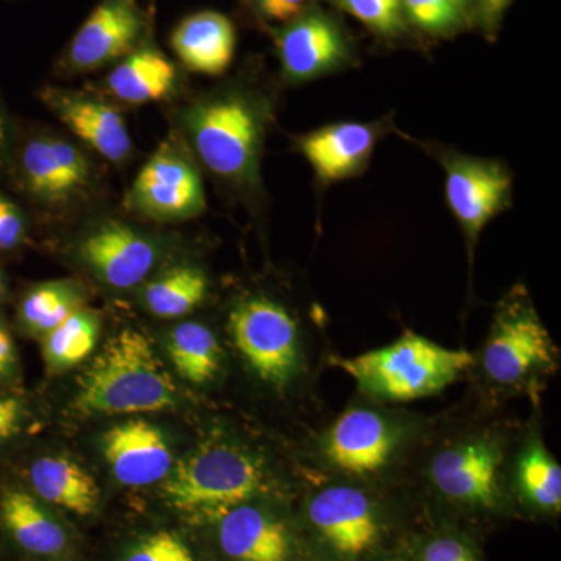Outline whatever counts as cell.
Wrapping results in <instances>:
<instances>
[{
  "mask_svg": "<svg viewBox=\"0 0 561 561\" xmlns=\"http://www.w3.org/2000/svg\"><path fill=\"white\" fill-rule=\"evenodd\" d=\"M176 404L175 382L142 332L124 330L105 343L79 381L73 408L84 415L160 412Z\"/></svg>",
  "mask_w": 561,
  "mask_h": 561,
  "instance_id": "obj_1",
  "label": "cell"
},
{
  "mask_svg": "<svg viewBox=\"0 0 561 561\" xmlns=\"http://www.w3.org/2000/svg\"><path fill=\"white\" fill-rule=\"evenodd\" d=\"M472 360L468 351L445 348L405 331L390 345L334 362L367 397L405 402L431 397L451 386L471 367Z\"/></svg>",
  "mask_w": 561,
  "mask_h": 561,
  "instance_id": "obj_2",
  "label": "cell"
},
{
  "mask_svg": "<svg viewBox=\"0 0 561 561\" xmlns=\"http://www.w3.org/2000/svg\"><path fill=\"white\" fill-rule=\"evenodd\" d=\"M265 482L261 461L231 445H206L173 465L162 496L194 522H220L256 496Z\"/></svg>",
  "mask_w": 561,
  "mask_h": 561,
  "instance_id": "obj_3",
  "label": "cell"
},
{
  "mask_svg": "<svg viewBox=\"0 0 561 561\" xmlns=\"http://www.w3.org/2000/svg\"><path fill=\"white\" fill-rule=\"evenodd\" d=\"M483 370L496 386L522 389L537 376L556 370L551 334L522 290L502 301L483 346Z\"/></svg>",
  "mask_w": 561,
  "mask_h": 561,
  "instance_id": "obj_4",
  "label": "cell"
},
{
  "mask_svg": "<svg viewBox=\"0 0 561 561\" xmlns=\"http://www.w3.org/2000/svg\"><path fill=\"white\" fill-rule=\"evenodd\" d=\"M192 142L206 168L225 179H249L261 142L256 110L241 98L203 102L187 116Z\"/></svg>",
  "mask_w": 561,
  "mask_h": 561,
  "instance_id": "obj_5",
  "label": "cell"
},
{
  "mask_svg": "<svg viewBox=\"0 0 561 561\" xmlns=\"http://www.w3.org/2000/svg\"><path fill=\"white\" fill-rule=\"evenodd\" d=\"M236 348L261 381L287 386L300 368L298 328L278 302L250 298L230 313Z\"/></svg>",
  "mask_w": 561,
  "mask_h": 561,
  "instance_id": "obj_6",
  "label": "cell"
},
{
  "mask_svg": "<svg viewBox=\"0 0 561 561\" xmlns=\"http://www.w3.org/2000/svg\"><path fill=\"white\" fill-rule=\"evenodd\" d=\"M128 198L140 214L161 221L192 219L206 208L197 169L169 144L140 169Z\"/></svg>",
  "mask_w": 561,
  "mask_h": 561,
  "instance_id": "obj_7",
  "label": "cell"
},
{
  "mask_svg": "<svg viewBox=\"0 0 561 561\" xmlns=\"http://www.w3.org/2000/svg\"><path fill=\"white\" fill-rule=\"evenodd\" d=\"M309 522L341 557L357 559L378 545L381 523L364 491L348 485L321 490L309 502Z\"/></svg>",
  "mask_w": 561,
  "mask_h": 561,
  "instance_id": "obj_8",
  "label": "cell"
},
{
  "mask_svg": "<svg viewBox=\"0 0 561 561\" xmlns=\"http://www.w3.org/2000/svg\"><path fill=\"white\" fill-rule=\"evenodd\" d=\"M500 448L485 438H472L438 453L430 476L449 500L493 508L500 502Z\"/></svg>",
  "mask_w": 561,
  "mask_h": 561,
  "instance_id": "obj_9",
  "label": "cell"
},
{
  "mask_svg": "<svg viewBox=\"0 0 561 561\" xmlns=\"http://www.w3.org/2000/svg\"><path fill=\"white\" fill-rule=\"evenodd\" d=\"M397 443V432L378 412L351 409L332 424L323 453L339 470L364 478L389 465Z\"/></svg>",
  "mask_w": 561,
  "mask_h": 561,
  "instance_id": "obj_10",
  "label": "cell"
},
{
  "mask_svg": "<svg viewBox=\"0 0 561 561\" xmlns=\"http://www.w3.org/2000/svg\"><path fill=\"white\" fill-rule=\"evenodd\" d=\"M103 454L114 478L127 486L162 482L173 467L164 434L146 420H128L106 431Z\"/></svg>",
  "mask_w": 561,
  "mask_h": 561,
  "instance_id": "obj_11",
  "label": "cell"
},
{
  "mask_svg": "<svg viewBox=\"0 0 561 561\" xmlns=\"http://www.w3.org/2000/svg\"><path fill=\"white\" fill-rule=\"evenodd\" d=\"M81 260L114 289H130L153 268L157 250L121 221H103L80 243Z\"/></svg>",
  "mask_w": 561,
  "mask_h": 561,
  "instance_id": "obj_12",
  "label": "cell"
},
{
  "mask_svg": "<svg viewBox=\"0 0 561 561\" xmlns=\"http://www.w3.org/2000/svg\"><path fill=\"white\" fill-rule=\"evenodd\" d=\"M142 18L131 0H103L69 46V62L76 69H98L127 57L138 43Z\"/></svg>",
  "mask_w": 561,
  "mask_h": 561,
  "instance_id": "obj_13",
  "label": "cell"
},
{
  "mask_svg": "<svg viewBox=\"0 0 561 561\" xmlns=\"http://www.w3.org/2000/svg\"><path fill=\"white\" fill-rule=\"evenodd\" d=\"M22 175L38 201L69 202L88 186L90 162L76 146L57 138L33 139L22 151Z\"/></svg>",
  "mask_w": 561,
  "mask_h": 561,
  "instance_id": "obj_14",
  "label": "cell"
},
{
  "mask_svg": "<svg viewBox=\"0 0 561 561\" xmlns=\"http://www.w3.org/2000/svg\"><path fill=\"white\" fill-rule=\"evenodd\" d=\"M511 186L508 173L493 162L454 160L448 165L449 206L471 236L478 234L504 208Z\"/></svg>",
  "mask_w": 561,
  "mask_h": 561,
  "instance_id": "obj_15",
  "label": "cell"
},
{
  "mask_svg": "<svg viewBox=\"0 0 561 561\" xmlns=\"http://www.w3.org/2000/svg\"><path fill=\"white\" fill-rule=\"evenodd\" d=\"M44 101L77 138L101 157L121 162L131 153L127 125L108 103L62 91H47Z\"/></svg>",
  "mask_w": 561,
  "mask_h": 561,
  "instance_id": "obj_16",
  "label": "cell"
},
{
  "mask_svg": "<svg viewBox=\"0 0 561 561\" xmlns=\"http://www.w3.org/2000/svg\"><path fill=\"white\" fill-rule=\"evenodd\" d=\"M278 47L283 68L294 80L312 79L346 58L341 32L321 14L295 21L279 36Z\"/></svg>",
  "mask_w": 561,
  "mask_h": 561,
  "instance_id": "obj_17",
  "label": "cell"
},
{
  "mask_svg": "<svg viewBox=\"0 0 561 561\" xmlns=\"http://www.w3.org/2000/svg\"><path fill=\"white\" fill-rule=\"evenodd\" d=\"M173 50L187 69L220 76L230 68L236 49L232 22L216 11L192 14L172 33Z\"/></svg>",
  "mask_w": 561,
  "mask_h": 561,
  "instance_id": "obj_18",
  "label": "cell"
},
{
  "mask_svg": "<svg viewBox=\"0 0 561 561\" xmlns=\"http://www.w3.org/2000/svg\"><path fill=\"white\" fill-rule=\"evenodd\" d=\"M219 541L225 556L234 561H286L290 551L283 523L247 504L220 519Z\"/></svg>",
  "mask_w": 561,
  "mask_h": 561,
  "instance_id": "obj_19",
  "label": "cell"
},
{
  "mask_svg": "<svg viewBox=\"0 0 561 561\" xmlns=\"http://www.w3.org/2000/svg\"><path fill=\"white\" fill-rule=\"evenodd\" d=\"M375 138L367 125L345 122L306 136L301 150L321 180L337 181L359 171L370 157Z\"/></svg>",
  "mask_w": 561,
  "mask_h": 561,
  "instance_id": "obj_20",
  "label": "cell"
},
{
  "mask_svg": "<svg viewBox=\"0 0 561 561\" xmlns=\"http://www.w3.org/2000/svg\"><path fill=\"white\" fill-rule=\"evenodd\" d=\"M33 489L43 500L79 516L98 507L99 486L94 478L68 457H41L31 470Z\"/></svg>",
  "mask_w": 561,
  "mask_h": 561,
  "instance_id": "obj_21",
  "label": "cell"
},
{
  "mask_svg": "<svg viewBox=\"0 0 561 561\" xmlns=\"http://www.w3.org/2000/svg\"><path fill=\"white\" fill-rule=\"evenodd\" d=\"M176 70L164 55L154 50L128 54L108 76V90L131 105L157 102L175 84Z\"/></svg>",
  "mask_w": 561,
  "mask_h": 561,
  "instance_id": "obj_22",
  "label": "cell"
},
{
  "mask_svg": "<svg viewBox=\"0 0 561 561\" xmlns=\"http://www.w3.org/2000/svg\"><path fill=\"white\" fill-rule=\"evenodd\" d=\"M0 516L18 545L38 556H55L65 549L68 537L60 524L22 491H10L0 501Z\"/></svg>",
  "mask_w": 561,
  "mask_h": 561,
  "instance_id": "obj_23",
  "label": "cell"
},
{
  "mask_svg": "<svg viewBox=\"0 0 561 561\" xmlns=\"http://www.w3.org/2000/svg\"><path fill=\"white\" fill-rule=\"evenodd\" d=\"M169 356L184 381L205 383L220 371L221 348L216 335L201 323L180 324L169 335Z\"/></svg>",
  "mask_w": 561,
  "mask_h": 561,
  "instance_id": "obj_24",
  "label": "cell"
},
{
  "mask_svg": "<svg viewBox=\"0 0 561 561\" xmlns=\"http://www.w3.org/2000/svg\"><path fill=\"white\" fill-rule=\"evenodd\" d=\"M208 283L198 268L175 267L151 280L144 290V302L161 319H179L194 311L206 297Z\"/></svg>",
  "mask_w": 561,
  "mask_h": 561,
  "instance_id": "obj_25",
  "label": "cell"
},
{
  "mask_svg": "<svg viewBox=\"0 0 561 561\" xmlns=\"http://www.w3.org/2000/svg\"><path fill=\"white\" fill-rule=\"evenodd\" d=\"M516 483L524 500L541 511L560 512L561 468L545 445L530 442L516 465Z\"/></svg>",
  "mask_w": 561,
  "mask_h": 561,
  "instance_id": "obj_26",
  "label": "cell"
},
{
  "mask_svg": "<svg viewBox=\"0 0 561 561\" xmlns=\"http://www.w3.org/2000/svg\"><path fill=\"white\" fill-rule=\"evenodd\" d=\"M99 330L101 327L94 313L79 309L47 332L44 357L50 370H69L87 359L98 345Z\"/></svg>",
  "mask_w": 561,
  "mask_h": 561,
  "instance_id": "obj_27",
  "label": "cell"
},
{
  "mask_svg": "<svg viewBox=\"0 0 561 561\" xmlns=\"http://www.w3.org/2000/svg\"><path fill=\"white\" fill-rule=\"evenodd\" d=\"M81 300L83 298L76 284L66 280L41 284L22 301L21 317L28 330L47 334L79 311Z\"/></svg>",
  "mask_w": 561,
  "mask_h": 561,
  "instance_id": "obj_28",
  "label": "cell"
},
{
  "mask_svg": "<svg viewBox=\"0 0 561 561\" xmlns=\"http://www.w3.org/2000/svg\"><path fill=\"white\" fill-rule=\"evenodd\" d=\"M341 3L354 18L383 35L402 27V0H341Z\"/></svg>",
  "mask_w": 561,
  "mask_h": 561,
  "instance_id": "obj_29",
  "label": "cell"
},
{
  "mask_svg": "<svg viewBox=\"0 0 561 561\" xmlns=\"http://www.w3.org/2000/svg\"><path fill=\"white\" fill-rule=\"evenodd\" d=\"M122 561H194V556L180 537L161 530L140 540Z\"/></svg>",
  "mask_w": 561,
  "mask_h": 561,
  "instance_id": "obj_30",
  "label": "cell"
},
{
  "mask_svg": "<svg viewBox=\"0 0 561 561\" xmlns=\"http://www.w3.org/2000/svg\"><path fill=\"white\" fill-rule=\"evenodd\" d=\"M409 16L427 31L451 27L459 18L456 0H402Z\"/></svg>",
  "mask_w": 561,
  "mask_h": 561,
  "instance_id": "obj_31",
  "label": "cell"
},
{
  "mask_svg": "<svg viewBox=\"0 0 561 561\" xmlns=\"http://www.w3.org/2000/svg\"><path fill=\"white\" fill-rule=\"evenodd\" d=\"M24 221L16 206L0 197V250H11L21 242Z\"/></svg>",
  "mask_w": 561,
  "mask_h": 561,
  "instance_id": "obj_32",
  "label": "cell"
},
{
  "mask_svg": "<svg viewBox=\"0 0 561 561\" xmlns=\"http://www.w3.org/2000/svg\"><path fill=\"white\" fill-rule=\"evenodd\" d=\"M421 561H478L471 549L456 538H437L424 548Z\"/></svg>",
  "mask_w": 561,
  "mask_h": 561,
  "instance_id": "obj_33",
  "label": "cell"
},
{
  "mask_svg": "<svg viewBox=\"0 0 561 561\" xmlns=\"http://www.w3.org/2000/svg\"><path fill=\"white\" fill-rule=\"evenodd\" d=\"M21 405L14 398L0 397V440L11 437L21 424Z\"/></svg>",
  "mask_w": 561,
  "mask_h": 561,
  "instance_id": "obj_34",
  "label": "cell"
},
{
  "mask_svg": "<svg viewBox=\"0 0 561 561\" xmlns=\"http://www.w3.org/2000/svg\"><path fill=\"white\" fill-rule=\"evenodd\" d=\"M261 10L276 21H289L300 13L302 0H260Z\"/></svg>",
  "mask_w": 561,
  "mask_h": 561,
  "instance_id": "obj_35",
  "label": "cell"
},
{
  "mask_svg": "<svg viewBox=\"0 0 561 561\" xmlns=\"http://www.w3.org/2000/svg\"><path fill=\"white\" fill-rule=\"evenodd\" d=\"M11 365H13V342L9 332L0 327V376L9 373Z\"/></svg>",
  "mask_w": 561,
  "mask_h": 561,
  "instance_id": "obj_36",
  "label": "cell"
},
{
  "mask_svg": "<svg viewBox=\"0 0 561 561\" xmlns=\"http://www.w3.org/2000/svg\"><path fill=\"white\" fill-rule=\"evenodd\" d=\"M507 3L508 0H485V7L490 14L500 13V11L504 9Z\"/></svg>",
  "mask_w": 561,
  "mask_h": 561,
  "instance_id": "obj_37",
  "label": "cell"
},
{
  "mask_svg": "<svg viewBox=\"0 0 561 561\" xmlns=\"http://www.w3.org/2000/svg\"><path fill=\"white\" fill-rule=\"evenodd\" d=\"M5 140H7L5 121H3L2 114H0V153H2L3 147H5Z\"/></svg>",
  "mask_w": 561,
  "mask_h": 561,
  "instance_id": "obj_38",
  "label": "cell"
},
{
  "mask_svg": "<svg viewBox=\"0 0 561 561\" xmlns=\"http://www.w3.org/2000/svg\"><path fill=\"white\" fill-rule=\"evenodd\" d=\"M0 297H2V280H0Z\"/></svg>",
  "mask_w": 561,
  "mask_h": 561,
  "instance_id": "obj_39",
  "label": "cell"
},
{
  "mask_svg": "<svg viewBox=\"0 0 561 561\" xmlns=\"http://www.w3.org/2000/svg\"><path fill=\"white\" fill-rule=\"evenodd\" d=\"M456 2H460V0H456Z\"/></svg>",
  "mask_w": 561,
  "mask_h": 561,
  "instance_id": "obj_40",
  "label": "cell"
},
{
  "mask_svg": "<svg viewBox=\"0 0 561 561\" xmlns=\"http://www.w3.org/2000/svg\"><path fill=\"white\" fill-rule=\"evenodd\" d=\"M390 561H398V560H390Z\"/></svg>",
  "mask_w": 561,
  "mask_h": 561,
  "instance_id": "obj_41",
  "label": "cell"
}]
</instances>
